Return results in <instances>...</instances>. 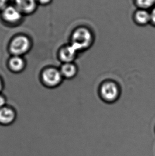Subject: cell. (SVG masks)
Returning <instances> with one entry per match:
<instances>
[{
	"label": "cell",
	"instance_id": "6da1fadb",
	"mask_svg": "<svg viewBox=\"0 0 155 156\" xmlns=\"http://www.w3.org/2000/svg\"><path fill=\"white\" fill-rule=\"evenodd\" d=\"M94 41V35L90 28L82 26L74 30L70 44L80 53L90 49Z\"/></svg>",
	"mask_w": 155,
	"mask_h": 156
},
{
	"label": "cell",
	"instance_id": "7a4b0ae2",
	"mask_svg": "<svg viewBox=\"0 0 155 156\" xmlns=\"http://www.w3.org/2000/svg\"><path fill=\"white\" fill-rule=\"evenodd\" d=\"M99 97L107 104H113L119 99L121 89L116 82L111 80H104L99 87Z\"/></svg>",
	"mask_w": 155,
	"mask_h": 156
},
{
	"label": "cell",
	"instance_id": "3957f363",
	"mask_svg": "<svg viewBox=\"0 0 155 156\" xmlns=\"http://www.w3.org/2000/svg\"><path fill=\"white\" fill-rule=\"evenodd\" d=\"M30 42L29 38L25 36H17L14 38L10 45V51L13 55L21 56L29 51Z\"/></svg>",
	"mask_w": 155,
	"mask_h": 156
},
{
	"label": "cell",
	"instance_id": "277c9868",
	"mask_svg": "<svg viewBox=\"0 0 155 156\" xmlns=\"http://www.w3.org/2000/svg\"><path fill=\"white\" fill-rule=\"evenodd\" d=\"M63 78L60 70L54 68H47L42 74L43 81L49 87L58 86L61 84Z\"/></svg>",
	"mask_w": 155,
	"mask_h": 156
},
{
	"label": "cell",
	"instance_id": "5b68a950",
	"mask_svg": "<svg viewBox=\"0 0 155 156\" xmlns=\"http://www.w3.org/2000/svg\"><path fill=\"white\" fill-rule=\"evenodd\" d=\"M79 53V52L70 44L61 48L59 52V57L63 63L74 62Z\"/></svg>",
	"mask_w": 155,
	"mask_h": 156
},
{
	"label": "cell",
	"instance_id": "8992f818",
	"mask_svg": "<svg viewBox=\"0 0 155 156\" xmlns=\"http://www.w3.org/2000/svg\"><path fill=\"white\" fill-rule=\"evenodd\" d=\"M134 23L139 26H146L150 23V13L148 10L138 9L133 15Z\"/></svg>",
	"mask_w": 155,
	"mask_h": 156
},
{
	"label": "cell",
	"instance_id": "52a82bcc",
	"mask_svg": "<svg viewBox=\"0 0 155 156\" xmlns=\"http://www.w3.org/2000/svg\"><path fill=\"white\" fill-rule=\"evenodd\" d=\"M2 16L3 19L7 22L15 23L21 19V12L17 8L8 6L4 9Z\"/></svg>",
	"mask_w": 155,
	"mask_h": 156
},
{
	"label": "cell",
	"instance_id": "ba28073f",
	"mask_svg": "<svg viewBox=\"0 0 155 156\" xmlns=\"http://www.w3.org/2000/svg\"><path fill=\"white\" fill-rule=\"evenodd\" d=\"M16 115L10 108L4 107L0 108V125L8 126L15 122Z\"/></svg>",
	"mask_w": 155,
	"mask_h": 156
},
{
	"label": "cell",
	"instance_id": "9c48e42d",
	"mask_svg": "<svg viewBox=\"0 0 155 156\" xmlns=\"http://www.w3.org/2000/svg\"><path fill=\"white\" fill-rule=\"evenodd\" d=\"M60 70L63 78L69 80L74 78L78 72L77 66L74 62L63 63Z\"/></svg>",
	"mask_w": 155,
	"mask_h": 156
},
{
	"label": "cell",
	"instance_id": "30bf717a",
	"mask_svg": "<svg viewBox=\"0 0 155 156\" xmlns=\"http://www.w3.org/2000/svg\"><path fill=\"white\" fill-rule=\"evenodd\" d=\"M36 0H15L17 8L21 12L30 13L36 8Z\"/></svg>",
	"mask_w": 155,
	"mask_h": 156
},
{
	"label": "cell",
	"instance_id": "8fae6325",
	"mask_svg": "<svg viewBox=\"0 0 155 156\" xmlns=\"http://www.w3.org/2000/svg\"><path fill=\"white\" fill-rule=\"evenodd\" d=\"M9 65L10 69L15 73L20 72L25 67V61L21 56L13 55L9 62Z\"/></svg>",
	"mask_w": 155,
	"mask_h": 156
},
{
	"label": "cell",
	"instance_id": "7c38bea8",
	"mask_svg": "<svg viewBox=\"0 0 155 156\" xmlns=\"http://www.w3.org/2000/svg\"><path fill=\"white\" fill-rule=\"evenodd\" d=\"M134 3L138 9L148 10L155 6V0H134Z\"/></svg>",
	"mask_w": 155,
	"mask_h": 156
},
{
	"label": "cell",
	"instance_id": "4fadbf2b",
	"mask_svg": "<svg viewBox=\"0 0 155 156\" xmlns=\"http://www.w3.org/2000/svg\"><path fill=\"white\" fill-rule=\"evenodd\" d=\"M150 23L152 25L155 27V6H153V8L151 9L150 12Z\"/></svg>",
	"mask_w": 155,
	"mask_h": 156
},
{
	"label": "cell",
	"instance_id": "5bb4252c",
	"mask_svg": "<svg viewBox=\"0 0 155 156\" xmlns=\"http://www.w3.org/2000/svg\"><path fill=\"white\" fill-rule=\"evenodd\" d=\"M6 103V100L4 97L2 95H0V108L5 107V105Z\"/></svg>",
	"mask_w": 155,
	"mask_h": 156
},
{
	"label": "cell",
	"instance_id": "9a60e30c",
	"mask_svg": "<svg viewBox=\"0 0 155 156\" xmlns=\"http://www.w3.org/2000/svg\"><path fill=\"white\" fill-rule=\"evenodd\" d=\"M6 2V0H0V9L4 7Z\"/></svg>",
	"mask_w": 155,
	"mask_h": 156
},
{
	"label": "cell",
	"instance_id": "2e32d148",
	"mask_svg": "<svg viewBox=\"0 0 155 156\" xmlns=\"http://www.w3.org/2000/svg\"><path fill=\"white\" fill-rule=\"evenodd\" d=\"M38 1L42 4H47L50 1V0H38Z\"/></svg>",
	"mask_w": 155,
	"mask_h": 156
},
{
	"label": "cell",
	"instance_id": "e0dca14e",
	"mask_svg": "<svg viewBox=\"0 0 155 156\" xmlns=\"http://www.w3.org/2000/svg\"><path fill=\"white\" fill-rule=\"evenodd\" d=\"M2 87H3V85H2V81L0 79V92L2 90Z\"/></svg>",
	"mask_w": 155,
	"mask_h": 156
},
{
	"label": "cell",
	"instance_id": "ac0fdd59",
	"mask_svg": "<svg viewBox=\"0 0 155 156\" xmlns=\"http://www.w3.org/2000/svg\"></svg>",
	"mask_w": 155,
	"mask_h": 156
}]
</instances>
